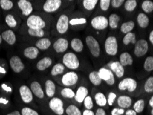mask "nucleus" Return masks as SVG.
<instances>
[{
  "label": "nucleus",
  "mask_w": 153,
  "mask_h": 115,
  "mask_svg": "<svg viewBox=\"0 0 153 115\" xmlns=\"http://www.w3.org/2000/svg\"><path fill=\"white\" fill-rule=\"evenodd\" d=\"M24 55L26 58L30 59H35L39 55V50L37 47L30 46L24 50Z\"/></svg>",
  "instance_id": "nucleus-23"
},
{
  "label": "nucleus",
  "mask_w": 153,
  "mask_h": 115,
  "mask_svg": "<svg viewBox=\"0 0 153 115\" xmlns=\"http://www.w3.org/2000/svg\"><path fill=\"white\" fill-rule=\"evenodd\" d=\"M30 90L37 98L42 99L44 97V91H43L42 85L38 82H33L31 83Z\"/></svg>",
  "instance_id": "nucleus-19"
},
{
  "label": "nucleus",
  "mask_w": 153,
  "mask_h": 115,
  "mask_svg": "<svg viewBox=\"0 0 153 115\" xmlns=\"http://www.w3.org/2000/svg\"><path fill=\"white\" fill-rule=\"evenodd\" d=\"M94 99L99 106L104 107L107 104V99L102 92H97L94 96Z\"/></svg>",
  "instance_id": "nucleus-30"
},
{
  "label": "nucleus",
  "mask_w": 153,
  "mask_h": 115,
  "mask_svg": "<svg viewBox=\"0 0 153 115\" xmlns=\"http://www.w3.org/2000/svg\"><path fill=\"white\" fill-rule=\"evenodd\" d=\"M27 26L31 29H43L46 26V22L41 17L37 15H30L27 19Z\"/></svg>",
  "instance_id": "nucleus-4"
},
{
  "label": "nucleus",
  "mask_w": 153,
  "mask_h": 115,
  "mask_svg": "<svg viewBox=\"0 0 153 115\" xmlns=\"http://www.w3.org/2000/svg\"><path fill=\"white\" fill-rule=\"evenodd\" d=\"M105 50L108 55L111 56H115L118 51V43L117 38L113 36H110L105 39Z\"/></svg>",
  "instance_id": "nucleus-2"
},
{
  "label": "nucleus",
  "mask_w": 153,
  "mask_h": 115,
  "mask_svg": "<svg viewBox=\"0 0 153 115\" xmlns=\"http://www.w3.org/2000/svg\"><path fill=\"white\" fill-rule=\"evenodd\" d=\"M145 108V101L143 99H139L133 105L134 110L137 113H141L143 111Z\"/></svg>",
  "instance_id": "nucleus-36"
},
{
  "label": "nucleus",
  "mask_w": 153,
  "mask_h": 115,
  "mask_svg": "<svg viewBox=\"0 0 153 115\" xmlns=\"http://www.w3.org/2000/svg\"><path fill=\"white\" fill-rule=\"evenodd\" d=\"M134 26H135V24L133 21L132 20H130L127 22H125V23H123L122 25L121 26V32L123 34H127L129 33H131L132 30H133L134 28Z\"/></svg>",
  "instance_id": "nucleus-29"
},
{
  "label": "nucleus",
  "mask_w": 153,
  "mask_h": 115,
  "mask_svg": "<svg viewBox=\"0 0 153 115\" xmlns=\"http://www.w3.org/2000/svg\"><path fill=\"white\" fill-rule=\"evenodd\" d=\"M83 115H95L91 110H85L83 112Z\"/></svg>",
  "instance_id": "nucleus-55"
},
{
  "label": "nucleus",
  "mask_w": 153,
  "mask_h": 115,
  "mask_svg": "<svg viewBox=\"0 0 153 115\" xmlns=\"http://www.w3.org/2000/svg\"><path fill=\"white\" fill-rule=\"evenodd\" d=\"M119 20H120V17L118 15L115 14V13H112L108 18V24L110 27L112 29H116L118 27V24Z\"/></svg>",
  "instance_id": "nucleus-31"
},
{
  "label": "nucleus",
  "mask_w": 153,
  "mask_h": 115,
  "mask_svg": "<svg viewBox=\"0 0 153 115\" xmlns=\"http://www.w3.org/2000/svg\"><path fill=\"white\" fill-rule=\"evenodd\" d=\"M124 109L123 108H114L111 111V115H122L124 113Z\"/></svg>",
  "instance_id": "nucleus-52"
},
{
  "label": "nucleus",
  "mask_w": 153,
  "mask_h": 115,
  "mask_svg": "<svg viewBox=\"0 0 153 115\" xmlns=\"http://www.w3.org/2000/svg\"><path fill=\"white\" fill-rule=\"evenodd\" d=\"M111 71L115 74L117 77L121 78L124 75V68L121 65L119 62H114L111 64Z\"/></svg>",
  "instance_id": "nucleus-17"
},
{
  "label": "nucleus",
  "mask_w": 153,
  "mask_h": 115,
  "mask_svg": "<svg viewBox=\"0 0 153 115\" xmlns=\"http://www.w3.org/2000/svg\"><path fill=\"white\" fill-rule=\"evenodd\" d=\"M53 61L51 57H46L40 59L37 64V68L39 71H44L51 66Z\"/></svg>",
  "instance_id": "nucleus-21"
},
{
  "label": "nucleus",
  "mask_w": 153,
  "mask_h": 115,
  "mask_svg": "<svg viewBox=\"0 0 153 115\" xmlns=\"http://www.w3.org/2000/svg\"><path fill=\"white\" fill-rule=\"evenodd\" d=\"M119 63L123 66H131L133 64V59L130 53L125 52V53L121 54L120 57H119Z\"/></svg>",
  "instance_id": "nucleus-22"
},
{
  "label": "nucleus",
  "mask_w": 153,
  "mask_h": 115,
  "mask_svg": "<svg viewBox=\"0 0 153 115\" xmlns=\"http://www.w3.org/2000/svg\"><path fill=\"white\" fill-rule=\"evenodd\" d=\"M22 115H39L38 112L32 108L25 107L22 108Z\"/></svg>",
  "instance_id": "nucleus-48"
},
{
  "label": "nucleus",
  "mask_w": 153,
  "mask_h": 115,
  "mask_svg": "<svg viewBox=\"0 0 153 115\" xmlns=\"http://www.w3.org/2000/svg\"><path fill=\"white\" fill-rule=\"evenodd\" d=\"M18 7L22 10L24 16H29L33 13V8L32 4L27 0H19L17 2Z\"/></svg>",
  "instance_id": "nucleus-15"
},
{
  "label": "nucleus",
  "mask_w": 153,
  "mask_h": 115,
  "mask_svg": "<svg viewBox=\"0 0 153 115\" xmlns=\"http://www.w3.org/2000/svg\"><path fill=\"white\" fill-rule=\"evenodd\" d=\"M78 74L75 72H69L64 74L62 79V84L65 86H72L78 82Z\"/></svg>",
  "instance_id": "nucleus-11"
},
{
  "label": "nucleus",
  "mask_w": 153,
  "mask_h": 115,
  "mask_svg": "<svg viewBox=\"0 0 153 115\" xmlns=\"http://www.w3.org/2000/svg\"><path fill=\"white\" fill-rule=\"evenodd\" d=\"M0 6L4 10H9L13 8V3L10 0H0Z\"/></svg>",
  "instance_id": "nucleus-45"
},
{
  "label": "nucleus",
  "mask_w": 153,
  "mask_h": 115,
  "mask_svg": "<svg viewBox=\"0 0 153 115\" xmlns=\"http://www.w3.org/2000/svg\"><path fill=\"white\" fill-rule=\"evenodd\" d=\"M0 103H7L8 101H5L4 99H0Z\"/></svg>",
  "instance_id": "nucleus-61"
},
{
  "label": "nucleus",
  "mask_w": 153,
  "mask_h": 115,
  "mask_svg": "<svg viewBox=\"0 0 153 115\" xmlns=\"http://www.w3.org/2000/svg\"><path fill=\"white\" fill-rule=\"evenodd\" d=\"M85 43L91 55L94 57H99L100 55V46L97 40L93 36L89 35L85 38Z\"/></svg>",
  "instance_id": "nucleus-3"
},
{
  "label": "nucleus",
  "mask_w": 153,
  "mask_h": 115,
  "mask_svg": "<svg viewBox=\"0 0 153 115\" xmlns=\"http://www.w3.org/2000/svg\"><path fill=\"white\" fill-rule=\"evenodd\" d=\"M45 88H46V94L48 97H53L55 95L56 86L55 83L51 80H47L45 83Z\"/></svg>",
  "instance_id": "nucleus-26"
},
{
  "label": "nucleus",
  "mask_w": 153,
  "mask_h": 115,
  "mask_svg": "<svg viewBox=\"0 0 153 115\" xmlns=\"http://www.w3.org/2000/svg\"><path fill=\"white\" fill-rule=\"evenodd\" d=\"M2 42V37H1V35H0V44H1Z\"/></svg>",
  "instance_id": "nucleus-62"
},
{
  "label": "nucleus",
  "mask_w": 153,
  "mask_h": 115,
  "mask_svg": "<svg viewBox=\"0 0 153 115\" xmlns=\"http://www.w3.org/2000/svg\"><path fill=\"white\" fill-rule=\"evenodd\" d=\"M86 23V19L85 18H75L70 20L69 24L71 26H76V25H82Z\"/></svg>",
  "instance_id": "nucleus-46"
},
{
  "label": "nucleus",
  "mask_w": 153,
  "mask_h": 115,
  "mask_svg": "<svg viewBox=\"0 0 153 115\" xmlns=\"http://www.w3.org/2000/svg\"><path fill=\"white\" fill-rule=\"evenodd\" d=\"M2 39L9 45H14L16 42V35L12 30H7L1 34Z\"/></svg>",
  "instance_id": "nucleus-20"
},
{
  "label": "nucleus",
  "mask_w": 153,
  "mask_h": 115,
  "mask_svg": "<svg viewBox=\"0 0 153 115\" xmlns=\"http://www.w3.org/2000/svg\"><path fill=\"white\" fill-rule=\"evenodd\" d=\"M49 108L53 112L57 115H63L64 113V103L62 99L58 97H53L49 101Z\"/></svg>",
  "instance_id": "nucleus-5"
},
{
  "label": "nucleus",
  "mask_w": 153,
  "mask_h": 115,
  "mask_svg": "<svg viewBox=\"0 0 153 115\" xmlns=\"http://www.w3.org/2000/svg\"><path fill=\"white\" fill-rule=\"evenodd\" d=\"M98 73L101 79L105 81L108 85H112L115 82L114 74L110 70L105 68H101Z\"/></svg>",
  "instance_id": "nucleus-10"
},
{
  "label": "nucleus",
  "mask_w": 153,
  "mask_h": 115,
  "mask_svg": "<svg viewBox=\"0 0 153 115\" xmlns=\"http://www.w3.org/2000/svg\"><path fill=\"white\" fill-rule=\"evenodd\" d=\"M5 21L6 24L11 28H15L17 26V21L15 18L12 15H6L5 18Z\"/></svg>",
  "instance_id": "nucleus-44"
},
{
  "label": "nucleus",
  "mask_w": 153,
  "mask_h": 115,
  "mask_svg": "<svg viewBox=\"0 0 153 115\" xmlns=\"http://www.w3.org/2000/svg\"><path fill=\"white\" fill-rule=\"evenodd\" d=\"M94 114L95 115H106V112H105V111L103 109V108H100L96 110V112Z\"/></svg>",
  "instance_id": "nucleus-53"
},
{
  "label": "nucleus",
  "mask_w": 153,
  "mask_h": 115,
  "mask_svg": "<svg viewBox=\"0 0 153 115\" xmlns=\"http://www.w3.org/2000/svg\"><path fill=\"white\" fill-rule=\"evenodd\" d=\"M117 104L121 108H128L132 105V99L129 96L121 95L117 99Z\"/></svg>",
  "instance_id": "nucleus-24"
},
{
  "label": "nucleus",
  "mask_w": 153,
  "mask_h": 115,
  "mask_svg": "<svg viewBox=\"0 0 153 115\" xmlns=\"http://www.w3.org/2000/svg\"><path fill=\"white\" fill-rule=\"evenodd\" d=\"M61 94H62L63 97L68 99L75 98V93L73 90L70 89L68 88H65L62 89V91H61Z\"/></svg>",
  "instance_id": "nucleus-42"
},
{
  "label": "nucleus",
  "mask_w": 153,
  "mask_h": 115,
  "mask_svg": "<svg viewBox=\"0 0 153 115\" xmlns=\"http://www.w3.org/2000/svg\"><path fill=\"white\" fill-rule=\"evenodd\" d=\"M137 23L141 28H147L150 23V19L145 13H139L137 18Z\"/></svg>",
  "instance_id": "nucleus-25"
},
{
  "label": "nucleus",
  "mask_w": 153,
  "mask_h": 115,
  "mask_svg": "<svg viewBox=\"0 0 153 115\" xmlns=\"http://www.w3.org/2000/svg\"><path fill=\"white\" fill-rule=\"evenodd\" d=\"M148 50V44L145 39H139L136 42L134 46V53L137 57L144 56Z\"/></svg>",
  "instance_id": "nucleus-8"
},
{
  "label": "nucleus",
  "mask_w": 153,
  "mask_h": 115,
  "mask_svg": "<svg viewBox=\"0 0 153 115\" xmlns=\"http://www.w3.org/2000/svg\"><path fill=\"white\" fill-rule=\"evenodd\" d=\"M68 41L65 38H59L53 44V48L58 53L66 52L68 48Z\"/></svg>",
  "instance_id": "nucleus-16"
},
{
  "label": "nucleus",
  "mask_w": 153,
  "mask_h": 115,
  "mask_svg": "<svg viewBox=\"0 0 153 115\" xmlns=\"http://www.w3.org/2000/svg\"><path fill=\"white\" fill-rule=\"evenodd\" d=\"M137 6V1L136 0H127L125 1L124 8L128 12H132L135 10Z\"/></svg>",
  "instance_id": "nucleus-35"
},
{
  "label": "nucleus",
  "mask_w": 153,
  "mask_h": 115,
  "mask_svg": "<svg viewBox=\"0 0 153 115\" xmlns=\"http://www.w3.org/2000/svg\"><path fill=\"white\" fill-rule=\"evenodd\" d=\"M28 33L32 37H43L45 35V33L43 29H31L28 28Z\"/></svg>",
  "instance_id": "nucleus-40"
},
{
  "label": "nucleus",
  "mask_w": 153,
  "mask_h": 115,
  "mask_svg": "<svg viewBox=\"0 0 153 115\" xmlns=\"http://www.w3.org/2000/svg\"><path fill=\"white\" fill-rule=\"evenodd\" d=\"M91 24L93 28L100 30H104V29L107 28V27L109 26L108 19L105 16H102V15L94 17L91 20Z\"/></svg>",
  "instance_id": "nucleus-6"
},
{
  "label": "nucleus",
  "mask_w": 153,
  "mask_h": 115,
  "mask_svg": "<svg viewBox=\"0 0 153 115\" xmlns=\"http://www.w3.org/2000/svg\"><path fill=\"white\" fill-rule=\"evenodd\" d=\"M144 91L148 93L153 92V76H150L146 81L144 84Z\"/></svg>",
  "instance_id": "nucleus-43"
},
{
  "label": "nucleus",
  "mask_w": 153,
  "mask_h": 115,
  "mask_svg": "<svg viewBox=\"0 0 153 115\" xmlns=\"http://www.w3.org/2000/svg\"><path fill=\"white\" fill-rule=\"evenodd\" d=\"M69 18L66 15H62L57 20L56 28L57 32L59 34H65L69 28Z\"/></svg>",
  "instance_id": "nucleus-9"
},
{
  "label": "nucleus",
  "mask_w": 153,
  "mask_h": 115,
  "mask_svg": "<svg viewBox=\"0 0 153 115\" xmlns=\"http://www.w3.org/2000/svg\"><path fill=\"white\" fill-rule=\"evenodd\" d=\"M2 88H3L4 89L7 90L8 92H11V88H8L7 86H6V85H5V84L2 85Z\"/></svg>",
  "instance_id": "nucleus-59"
},
{
  "label": "nucleus",
  "mask_w": 153,
  "mask_h": 115,
  "mask_svg": "<svg viewBox=\"0 0 153 115\" xmlns=\"http://www.w3.org/2000/svg\"><path fill=\"white\" fill-rule=\"evenodd\" d=\"M87 96H88V90L85 86H80L75 93V99L78 103H82L84 102V99Z\"/></svg>",
  "instance_id": "nucleus-18"
},
{
  "label": "nucleus",
  "mask_w": 153,
  "mask_h": 115,
  "mask_svg": "<svg viewBox=\"0 0 153 115\" xmlns=\"http://www.w3.org/2000/svg\"><path fill=\"white\" fill-rule=\"evenodd\" d=\"M111 1L110 0H101L100 1V8L103 11H107L110 7Z\"/></svg>",
  "instance_id": "nucleus-49"
},
{
  "label": "nucleus",
  "mask_w": 153,
  "mask_h": 115,
  "mask_svg": "<svg viewBox=\"0 0 153 115\" xmlns=\"http://www.w3.org/2000/svg\"><path fill=\"white\" fill-rule=\"evenodd\" d=\"M149 39H150V43H151V44H152V46H153V30H152L151 32H150V33Z\"/></svg>",
  "instance_id": "nucleus-56"
},
{
  "label": "nucleus",
  "mask_w": 153,
  "mask_h": 115,
  "mask_svg": "<svg viewBox=\"0 0 153 115\" xmlns=\"http://www.w3.org/2000/svg\"><path fill=\"white\" fill-rule=\"evenodd\" d=\"M149 105H150V107H152V108L153 109V96H152L151 98L150 99V100H149Z\"/></svg>",
  "instance_id": "nucleus-58"
},
{
  "label": "nucleus",
  "mask_w": 153,
  "mask_h": 115,
  "mask_svg": "<svg viewBox=\"0 0 153 115\" xmlns=\"http://www.w3.org/2000/svg\"><path fill=\"white\" fill-rule=\"evenodd\" d=\"M62 61L64 66L69 69L76 70L79 67V60L73 53H67L65 54Z\"/></svg>",
  "instance_id": "nucleus-1"
},
{
  "label": "nucleus",
  "mask_w": 153,
  "mask_h": 115,
  "mask_svg": "<svg viewBox=\"0 0 153 115\" xmlns=\"http://www.w3.org/2000/svg\"><path fill=\"white\" fill-rule=\"evenodd\" d=\"M123 3H125L124 0H112L111 2L112 7L115 8H119Z\"/></svg>",
  "instance_id": "nucleus-51"
},
{
  "label": "nucleus",
  "mask_w": 153,
  "mask_h": 115,
  "mask_svg": "<svg viewBox=\"0 0 153 115\" xmlns=\"http://www.w3.org/2000/svg\"><path fill=\"white\" fill-rule=\"evenodd\" d=\"M51 45V41L48 39V38H42V39L38 40V41L36 42L35 46L37 47L38 49L45 50L49 48Z\"/></svg>",
  "instance_id": "nucleus-28"
},
{
  "label": "nucleus",
  "mask_w": 153,
  "mask_h": 115,
  "mask_svg": "<svg viewBox=\"0 0 153 115\" xmlns=\"http://www.w3.org/2000/svg\"><path fill=\"white\" fill-rule=\"evenodd\" d=\"M89 79L91 82L94 85H100L102 82L100 75H99L98 72L93 71L89 74Z\"/></svg>",
  "instance_id": "nucleus-32"
},
{
  "label": "nucleus",
  "mask_w": 153,
  "mask_h": 115,
  "mask_svg": "<svg viewBox=\"0 0 153 115\" xmlns=\"http://www.w3.org/2000/svg\"><path fill=\"white\" fill-rule=\"evenodd\" d=\"M141 8L146 13H150L153 11V1L150 0H145L141 4Z\"/></svg>",
  "instance_id": "nucleus-37"
},
{
  "label": "nucleus",
  "mask_w": 153,
  "mask_h": 115,
  "mask_svg": "<svg viewBox=\"0 0 153 115\" xmlns=\"http://www.w3.org/2000/svg\"><path fill=\"white\" fill-rule=\"evenodd\" d=\"M19 91L22 100L25 103H30L33 100V92L31 91L30 88H29L27 85H22L19 88Z\"/></svg>",
  "instance_id": "nucleus-14"
},
{
  "label": "nucleus",
  "mask_w": 153,
  "mask_h": 115,
  "mask_svg": "<svg viewBox=\"0 0 153 115\" xmlns=\"http://www.w3.org/2000/svg\"><path fill=\"white\" fill-rule=\"evenodd\" d=\"M61 0H47L43 6V10L46 13H53L57 11L62 6Z\"/></svg>",
  "instance_id": "nucleus-12"
},
{
  "label": "nucleus",
  "mask_w": 153,
  "mask_h": 115,
  "mask_svg": "<svg viewBox=\"0 0 153 115\" xmlns=\"http://www.w3.org/2000/svg\"><path fill=\"white\" fill-rule=\"evenodd\" d=\"M71 48L76 53H81L84 49V44L82 40L78 38H74L71 42Z\"/></svg>",
  "instance_id": "nucleus-27"
},
{
  "label": "nucleus",
  "mask_w": 153,
  "mask_h": 115,
  "mask_svg": "<svg viewBox=\"0 0 153 115\" xmlns=\"http://www.w3.org/2000/svg\"><path fill=\"white\" fill-rule=\"evenodd\" d=\"M0 73H6V70L1 67H0Z\"/></svg>",
  "instance_id": "nucleus-60"
},
{
  "label": "nucleus",
  "mask_w": 153,
  "mask_h": 115,
  "mask_svg": "<svg viewBox=\"0 0 153 115\" xmlns=\"http://www.w3.org/2000/svg\"><path fill=\"white\" fill-rule=\"evenodd\" d=\"M137 86V82L135 79L132 78L127 77L123 79L119 83L118 88L120 91H126L127 90L129 92H133L136 90Z\"/></svg>",
  "instance_id": "nucleus-7"
},
{
  "label": "nucleus",
  "mask_w": 153,
  "mask_h": 115,
  "mask_svg": "<svg viewBox=\"0 0 153 115\" xmlns=\"http://www.w3.org/2000/svg\"><path fill=\"white\" fill-rule=\"evenodd\" d=\"M145 70L147 72H151L153 70V57L149 56L146 59L144 65H143Z\"/></svg>",
  "instance_id": "nucleus-41"
},
{
  "label": "nucleus",
  "mask_w": 153,
  "mask_h": 115,
  "mask_svg": "<svg viewBox=\"0 0 153 115\" xmlns=\"http://www.w3.org/2000/svg\"><path fill=\"white\" fill-rule=\"evenodd\" d=\"M136 42V35L135 34L132 32L126 34V35L124 36V37H123V44L126 45V46L130 44H135Z\"/></svg>",
  "instance_id": "nucleus-33"
},
{
  "label": "nucleus",
  "mask_w": 153,
  "mask_h": 115,
  "mask_svg": "<svg viewBox=\"0 0 153 115\" xmlns=\"http://www.w3.org/2000/svg\"><path fill=\"white\" fill-rule=\"evenodd\" d=\"M84 104L86 110H91L93 108V101L91 96H87L84 101Z\"/></svg>",
  "instance_id": "nucleus-47"
},
{
  "label": "nucleus",
  "mask_w": 153,
  "mask_h": 115,
  "mask_svg": "<svg viewBox=\"0 0 153 115\" xmlns=\"http://www.w3.org/2000/svg\"><path fill=\"white\" fill-rule=\"evenodd\" d=\"M151 114L153 115V109L151 110Z\"/></svg>",
  "instance_id": "nucleus-63"
},
{
  "label": "nucleus",
  "mask_w": 153,
  "mask_h": 115,
  "mask_svg": "<svg viewBox=\"0 0 153 115\" xmlns=\"http://www.w3.org/2000/svg\"><path fill=\"white\" fill-rule=\"evenodd\" d=\"M67 115H82V112L75 105H70L66 110Z\"/></svg>",
  "instance_id": "nucleus-38"
},
{
  "label": "nucleus",
  "mask_w": 153,
  "mask_h": 115,
  "mask_svg": "<svg viewBox=\"0 0 153 115\" xmlns=\"http://www.w3.org/2000/svg\"><path fill=\"white\" fill-rule=\"evenodd\" d=\"M126 115H137V112L134 111V110H132V109H129L126 110Z\"/></svg>",
  "instance_id": "nucleus-54"
},
{
  "label": "nucleus",
  "mask_w": 153,
  "mask_h": 115,
  "mask_svg": "<svg viewBox=\"0 0 153 115\" xmlns=\"http://www.w3.org/2000/svg\"><path fill=\"white\" fill-rule=\"evenodd\" d=\"M117 98V94L115 93H114V92H110L108 94V99H107V103L110 106H111V105H113V103H114V101L115 100V99Z\"/></svg>",
  "instance_id": "nucleus-50"
},
{
  "label": "nucleus",
  "mask_w": 153,
  "mask_h": 115,
  "mask_svg": "<svg viewBox=\"0 0 153 115\" xmlns=\"http://www.w3.org/2000/svg\"><path fill=\"white\" fill-rule=\"evenodd\" d=\"M10 66L13 72L15 73H19L24 69V64L20 57L18 56H13L10 59Z\"/></svg>",
  "instance_id": "nucleus-13"
},
{
  "label": "nucleus",
  "mask_w": 153,
  "mask_h": 115,
  "mask_svg": "<svg viewBox=\"0 0 153 115\" xmlns=\"http://www.w3.org/2000/svg\"><path fill=\"white\" fill-rule=\"evenodd\" d=\"M98 3L97 0H84L83 6L88 10H93Z\"/></svg>",
  "instance_id": "nucleus-39"
},
{
  "label": "nucleus",
  "mask_w": 153,
  "mask_h": 115,
  "mask_svg": "<svg viewBox=\"0 0 153 115\" xmlns=\"http://www.w3.org/2000/svg\"><path fill=\"white\" fill-rule=\"evenodd\" d=\"M65 69L64 65L62 64H56L55 66L53 67L51 70V75L52 76H57L59 74H62L64 73Z\"/></svg>",
  "instance_id": "nucleus-34"
},
{
  "label": "nucleus",
  "mask_w": 153,
  "mask_h": 115,
  "mask_svg": "<svg viewBox=\"0 0 153 115\" xmlns=\"http://www.w3.org/2000/svg\"><path fill=\"white\" fill-rule=\"evenodd\" d=\"M7 115H21V114H20V112L18 110H15V111L10 112V113L8 114Z\"/></svg>",
  "instance_id": "nucleus-57"
}]
</instances>
